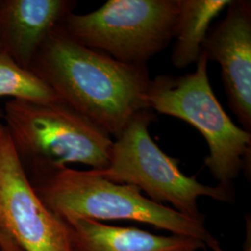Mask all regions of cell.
Wrapping results in <instances>:
<instances>
[{
    "instance_id": "1",
    "label": "cell",
    "mask_w": 251,
    "mask_h": 251,
    "mask_svg": "<svg viewBox=\"0 0 251 251\" xmlns=\"http://www.w3.org/2000/svg\"><path fill=\"white\" fill-rule=\"evenodd\" d=\"M29 70L58 99L115 139L135 115L149 109L146 94L151 78L146 65L121 63L81 45L60 25L46 37Z\"/></svg>"
},
{
    "instance_id": "2",
    "label": "cell",
    "mask_w": 251,
    "mask_h": 251,
    "mask_svg": "<svg viewBox=\"0 0 251 251\" xmlns=\"http://www.w3.org/2000/svg\"><path fill=\"white\" fill-rule=\"evenodd\" d=\"M36 194L66 224L80 219L133 221L198 239L213 249L219 242L205 225V216L184 215L145 198L138 187L113 182L94 170L63 168L35 176Z\"/></svg>"
},
{
    "instance_id": "3",
    "label": "cell",
    "mask_w": 251,
    "mask_h": 251,
    "mask_svg": "<svg viewBox=\"0 0 251 251\" xmlns=\"http://www.w3.org/2000/svg\"><path fill=\"white\" fill-rule=\"evenodd\" d=\"M3 119L25 169L31 168L35 176L69 164L95 171L109 165L113 138L61 100H9Z\"/></svg>"
},
{
    "instance_id": "4",
    "label": "cell",
    "mask_w": 251,
    "mask_h": 251,
    "mask_svg": "<svg viewBox=\"0 0 251 251\" xmlns=\"http://www.w3.org/2000/svg\"><path fill=\"white\" fill-rule=\"evenodd\" d=\"M207 62L202 50L195 72L151 79L146 100L152 111L177 117L198 129L208 146V171L219 185L233 188L240 172L251 174V132L235 125L216 98Z\"/></svg>"
},
{
    "instance_id": "5",
    "label": "cell",
    "mask_w": 251,
    "mask_h": 251,
    "mask_svg": "<svg viewBox=\"0 0 251 251\" xmlns=\"http://www.w3.org/2000/svg\"><path fill=\"white\" fill-rule=\"evenodd\" d=\"M153 120L151 109L135 115L114 140L107 168L94 171L113 182L136 186L153 202L171 204L175 210L194 218L204 216L198 208L201 197L233 203V188L205 185L196 175L187 176L180 171L179 160L169 156L153 142L149 133Z\"/></svg>"
},
{
    "instance_id": "6",
    "label": "cell",
    "mask_w": 251,
    "mask_h": 251,
    "mask_svg": "<svg viewBox=\"0 0 251 251\" xmlns=\"http://www.w3.org/2000/svg\"><path fill=\"white\" fill-rule=\"evenodd\" d=\"M178 16V0H110L90 13H70L60 25L81 45L146 65L170 45Z\"/></svg>"
},
{
    "instance_id": "7",
    "label": "cell",
    "mask_w": 251,
    "mask_h": 251,
    "mask_svg": "<svg viewBox=\"0 0 251 251\" xmlns=\"http://www.w3.org/2000/svg\"><path fill=\"white\" fill-rule=\"evenodd\" d=\"M0 251H73L68 225L36 194L1 122Z\"/></svg>"
},
{
    "instance_id": "8",
    "label": "cell",
    "mask_w": 251,
    "mask_h": 251,
    "mask_svg": "<svg viewBox=\"0 0 251 251\" xmlns=\"http://www.w3.org/2000/svg\"><path fill=\"white\" fill-rule=\"evenodd\" d=\"M225 17L209 29L202 45L221 64L228 103L243 129L251 132V2L231 0Z\"/></svg>"
},
{
    "instance_id": "9",
    "label": "cell",
    "mask_w": 251,
    "mask_h": 251,
    "mask_svg": "<svg viewBox=\"0 0 251 251\" xmlns=\"http://www.w3.org/2000/svg\"><path fill=\"white\" fill-rule=\"evenodd\" d=\"M75 6L71 0H0V51L29 69L46 37Z\"/></svg>"
},
{
    "instance_id": "10",
    "label": "cell",
    "mask_w": 251,
    "mask_h": 251,
    "mask_svg": "<svg viewBox=\"0 0 251 251\" xmlns=\"http://www.w3.org/2000/svg\"><path fill=\"white\" fill-rule=\"evenodd\" d=\"M73 251H198L206 245L198 239L159 235L138 229L80 219L67 224Z\"/></svg>"
},
{
    "instance_id": "11",
    "label": "cell",
    "mask_w": 251,
    "mask_h": 251,
    "mask_svg": "<svg viewBox=\"0 0 251 251\" xmlns=\"http://www.w3.org/2000/svg\"><path fill=\"white\" fill-rule=\"evenodd\" d=\"M231 0H178L179 16L171 52V62L185 68L197 62L210 29V23Z\"/></svg>"
},
{
    "instance_id": "12",
    "label": "cell",
    "mask_w": 251,
    "mask_h": 251,
    "mask_svg": "<svg viewBox=\"0 0 251 251\" xmlns=\"http://www.w3.org/2000/svg\"><path fill=\"white\" fill-rule=\"evenodd\" d=\"M4 96L35 102L59 100L44 81L0 51V97Z\"/></svg>"
},
{
    "instance_id": "13",
    "label": "cell",
    "mask_w": 251,
    "mask_h": 251,
    "mask_svg": "<svg viewBox=\"0 0 251 251\" xmlns=\"http://www.w3.org/2000/svg\"><path fill=\"white\" fill-rule=\"evenodd\" d=\"M213 251H225L222 248H221V246H220V244L219 245H217V246H215L213 249Z\"/></svg>"
},
{
    "instance_id": "14",
    "label": "cell",
    "mask_w": 251,
    "mask_h": 251,
    "mask_svg": "<svg viewBox=\"0 0 251 251\" xmlns=\"http://www.w3.org/2000/svg\"><path fill=\"white\" fill-rule=\"evenodd\" d=\"M0 118H3V109L0 108Z\"/></svg>"
}]
</instances>
